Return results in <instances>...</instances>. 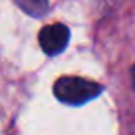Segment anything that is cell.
<instances>
[{"label": "cell", "mask_w": 135, "mask_h": 135, "mask_svg": "<svg viewBox=\"0 0 135 135\" xmlns=\"http://www.w3.org/2000/svg\"><path fill=\"white\" fill-rule=\"evenodd\" d=\"M102 92V85L80 78V76H61L54 83V95L68 106H81L95 99Z\"/></svg>", "instance_id": "6da1fadb"}, {"label": "cell", "mask_w": 135, "mask_h": 135, "mask_svg": "<svg viewBox=\"0 0 135 135\" xmlns=\"http://www.w3.org/2000/svg\"><path fill=\"white\" fill-rule=\"evenodd\" d=\"M69 42V30L61 23L47 24L38 33V44L47 56H57L66 49Z\"/></svg>", "instance_id": "7a4b0ae2"}, {"label": "cell", "mask_w": 135, "mask_h": 135, "mask_svg": "<svg viewBox=\"0 0 135 135\" xmlns=\"http://www.w3.org/2000/svg\"><path fill=\"white\" fill-rule=\"evenodd\" d=\"M16 4L31 17H42L49 11V0H16Z\"/></svg>", "instance_id": "3957f363"}, {"label": "cell", "mask_w": 135, "mask_h": 135, "mask_svg": "<svg viewBox=\"0 0 135 135\" xmlns=\"http://www.w3.org/2000/svg\"><path fill=\"white\" fill-rule=\"evenodd\" d=\"M132 71H133V73H132V76H133V87H135V66H133V69H132Z\"/></svg>", "instance_id": "277c9868"}]
</instances>
